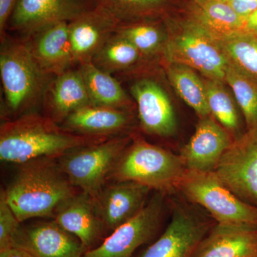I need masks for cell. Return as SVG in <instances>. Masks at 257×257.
Instances as JSON below:
<instances>
[{
	"label": "cell",
	"instance_id": "obj_15",
	"mask_svg": "<svg viewBox=\"0 0 257 257\" xmlns=\"http://www.w3.org/2000/svg\"><path fill=\"white\" fill-rule=\"evenodd\" d=\"M13 246L24 248L35 257H82L87 251L78 238L55 221L20 226Z\"/></svg>",
	"mask_w": 257,
	"mask_h": 257
},
{
	"label": "cell",
	"instance_id": "obj_36",
	"mask_svg": "<svg viewBox=\"0 0 257 257\" xmlns=\"http://www.w3.org/2000/svg\"><path fill=\"white\" fill-rule=\"evenodd\" d=\"M219 1L224 2V3H228L229 0H219Z\"/></svg>",
	"mask_w": 257,
	"mask_h": 257
},
{
	"label": "cell",
	"instance_id": "obj_19",
	"mask_svg": "<svg viewBox=\"0 0 257 257\" xmlns=\"http://www.w3.org/2000/svg\"><path fill=\"white\" fill-rule=\"evenodd\" d=\"M23 40L42 68L51 75H59L73 67L69 23L50 25Z\"/></svg>",
	"mask_w": 257,
	"mask_h": 257
},
{
	"label": "cell",
	"instance_id": "obj_22",
	"mask_svg": "<svg viewBox=\"0 0 257 257\" xmlns=\"http://www.w3.org/2000/svg\"><path fill=\"white\" fill-rule=\"evenodd\" d=\"M92 104L128 110L132 101L121 83L113 75L96 67L92 61L77 66Z\"/></svg>",
	"mask_w": 257,
	"mask_h": 257
},
{
	"label": "cell",
	"instance_id": "obj_14",
	"mask_svg": "<svg viewBox=\"0 0 257 257\" xmlns=\"http://www.w3.org/2000/svg\"><path fill=\"white\" fill-rule=\"evenodd\" d=\"M121 22L101 5L69 23L74 65L92 61Z\"/></svg>",
	"mask_w": 257,
	"mask_h": 257
},
{
	"label": "cell",
	"instance_id": "obj_4",
	"mask_svg": "<svg viewBox=\"0 0 257 257\" xmlns=\"http://www.w3.org/2000/svg\"><path fill=\"white\" fill-rule=\"evenodd\" d=\"M186 171L179 155L138 139L126 147L108 179L136 182L165 194L177 189Z\"/></svg>",
	"mask_w": 257,
	"mask_h": 257
},
{
	"label": "cell",
	"instance_id": "obj_26",
	"mask_svg": "<svg viewBox=\"0 0 257 257\" xmlns=\"http://www.w3.org/2000/svg\"><path fill=\"white\" fill-rule=\"evenodd\" d=\"M217 39L229 63L257 81V35L241 31Z\"/></svg>",
	"mask_w": 257,
	"mask_h": 257
},
{
	"label": "cell",
	"instance_id": "obj_13",
	"mask_svg": "<svg viewBox=\"0 0 257 257\" xmlns=\"http://www.w3.org/2000/svg\"><path fill=\"white\" fill-rule=\"evenodd\" d=\"M233 142L231 134L212 116L200 118L194 135L179 156L187 170L214 172Z\"/></svg>",
	"mask_w": 257,
	"mask_h": 257
},
{
	"label": "cell",
	"instance_id": "obj_5",
	"mask_svg": "<svg viewBox=\"0 0 257 257\" xmlns=\"http://www.w3.org/2000/svg\"><path fill=\"white\" fill-rule=\"evenodd\" d=\"M130 143V137L117 135L79 147L57 160L71 183L94 199L104 188L111 170Z\"/></svg>",
	"mask_w": 257,
	"mask_h": 257
},
{
	"label": "cell",
	"instance_id": "obj_7",
	"mask_svg": "<svg viewBox=\"0 0 257 257\" xmlns=\"http://www.w3.org/2000/svg\"><path fill=\"white\" fill-rule=\"evenodd\" d=\"M177 189L190 202L204 208L216 223L257 225V207L236 197L214 172L187 170Z\"/></svg>",
	"mask_w": 257,
	"mask_h": 257
},
{
	"label": "cell",
	"instance_id": "obj_10",
	"mask_svg": "<svg viewBox=\"0 0 257 257\" xmlns=\"http://www.w3.org/2000/svg\"><path fill=\"white\" fill-rule=\"evenodd\" d=\"M214 172L236 197L257 207V130L234 139Z\"/></svg>",
	"mask_w": 257,
	"mask_h": 257
},
{
	"label": "cell",
	"instance_id": "obj_24",
	"mask_svg": "<svg viewBox=\"0 0 257 257\" xmlns=\"http://www.w3.org/2000/svg\"><path fill=\"white\" fill-rule=\"evenodd\" d=\"M145 59L131 42L115 33L94 55L92 62L101 70L113 75L132 70Z\"/></svg>",
	"mask_w": 257,
	"mask_h": 257
},
{
	"label": "cell",
	"instance_id": "obj_11",
	"mask_svg": "<svg viewBox=\"0 0 257 257\" xmlns=\"http://www.w3.org/2000/svg\"><path fill=\"white\" fill-rule=\"evenodd\" d=\"M213 224L192 209L176 205L165 231L139 257H193Z\"/></svg>",
	"mask_w": 257,
	"mask_h": 257
},
{
	"label": "cell",
	"instance_id": "obj_16",
	"mask_svg": "<svg viewBox=\"0 0 257 257\" xmlns=\"http://www.w3.org/2000/svg\"><path fill=\"white\" fill-rule=\"evenodd\" d=\"M151 189L130 181H116L93 199L106 230L113 231L142 210Z\"/></svg>",
	"mask_w": 257,
	"mask_h": 257
},
{
	"label": "cell",
	"instance_id": "obj_25",
	"mask_svg": "<svg viewBox=\"0 0 257 257\" xmlns=\"http://www.w3.org/2000/svg\"><path fill=\"white\" fill-rule=\"evenodd\" d=\"M208 107L211 116L216 120L229 133L238 135L240 133L241 119L236 109L235 99L225 87L224 82L216 79H204Z\"/></svg>",
	"mask_w": 257,
	"mask_h": 257
},
{
	"label": "cell",
	"instance_id": "obj_29",
	"mask_svg": "<svg viewBox=\"0 0 257 257\" xmlns=\"http://www.w3.org/2000/svg\"><path fill=\"white\" fill-rule=\"evenodd\" d=\"M116 34L131 42L145 58L165 52L167 36L161 28L154 24L124 25L121 23L116 29Z\"/></svg>",
	"mask_w": 257,
	"mask_h": 257
},
{
	"label": "cell",
	"instance_id": "obj_8",
	"mask_svg": "<svg viewBox=\"0 0 257 257\" xmlns=\"http://www.w3.org/2000/svg\"><path fill=\"white\" fill-rule=\"evenodd\" d=\"M165 194L157 192L140 212L111 231L99 246L86 251L82 257H133L138 248L151 242L158 234Z\"/></svg>",
	"mask_w": 257,
	"mask_h": 257
},
{
	"label": "cell",
	"instance_id": "obj_32",
	"mask_svg": "<svg viewBox=\"0 0 257 257\" xmlns=\"http://www.w3.org/2000/svg\"><path fill=\"white\" fill-rule=\"evenodd\" d=\"M230 6L239 16L246 18L257 10V0H229Z\"/></svg>",
	"mask_w": 257,
	"mask_h": 257
},
{
	"label": "cell",
	"instance_id": "obj_30",
	"mask_svg": "<svg viewBox=\"0 0 257 257\" xmlns=\"http://www.w3.org/2000/svg\"><path fill=\"white\" fill-rule=\"evenodd\" d=\"M121 23L126 19L153 13L165 0H96Z\"/></svg>",
	"mask_w": 257,
	"mask_h": 257
},
{
	"label": "cell",
	"instance_id": "obj_21",
	"mask_svg": "<svg viewBox=\"0 0 257 257\" xmlns=\"http://www.w3.org/2000/svg\"><path fill=\"white\" fill-rule=\"evenodd\" d=\"M131 121L128 110L89 104L69 115L60 125L78 135L111 138L130 127Z\"/></svg>",
	"mask_w": 257,
	"mask_h": 257
},
{
	"label": "cell",
	"instance_id": "obj_1",
	"mask_svg": "<svg viewBox=\"0 0 257 257\" xmlns=\"http://www.w3.org/2000/svg\"><path fill=\"white\" fill-rule=\"evenodd\" d=\"M108 138L71 133L46 115L26 113L2 124L0 160L23 165L41 159H58Z\"/></svg>",
	"mask_w": 257,
	"mask_h": 257
},
{
	"label": "cell",
	"instance_id": "obj_18",
	"mask_svg": "<svg viewBox=\"0 0 257 257\" xmlns=\"http://www.w3.org/2000/svg\"><path fill=\"white\" fill-rule=\"evenodd\" d=\"M53 219L61 228L78 238L87 251L96 247L106 230L92 198L83 192L62 203Z\"/></svg>",
	"mask_w": 257,
	"mask_h": 257
},
{
	"label": "cell",
	"instance_id": "obj_3",
	"mask_svg": "<svg viewBox=\"0 0 257 257\" xmlns=\"http://www.w3.org/2000/svg\"><path fill=\"white\" fill-rule=\"evenodd\" d=\"M0 75L8 115L24 112L42 100L49 83L55 76L42 68L28 44L21 39H1Z\"/></svg>",
	"mask_w": 257,
	"mask_h": 257
},
{
	"label": "cell",
	"instance_id": "obj_35",
	"mask_svg": "<svg viewBox=\"0 0 257 257\" xmlns=\"http://www.w3.org/2000/svg\"><path fill=\"white\" fill-rule=\"evenodd\" d=\"M244 31L257 35V10L245 20Z\"/></svg>",
	"mask_w": 257,
	"mask_h": 257
},
{
	"label": "cell",
	"instance_id": "obj_27",
	"mask_svg": "<svg viewBox=\"0 0 257 257\" xmlns=\"http://www.w3.org/2000/svg\"><path fill=\"white\" fill-rule=\"evenodd\" d=\"M245 20L229 3L209 0L199 10L197 23L219 38L244 31Z\"/></svg>",
	"mask_w": 257,
	"mask_h": 257
},
{
	"label": "cell",
	"instance_id": "obj_23",
	"mask_svg": "<svg viewBox=\"0 0 257 257\" xmlns=\"http://www.w3.org/2000/svg\"><path fill=\"white\" fill-rule=\"evenodd\" d=\"M167 75L177 94L199 118L211 116L204 79L197 75L194 69L182 64L169 63Z\"/></svg>",
	"mask_w": 257,
	"mask_h": 257
},
{
	"label": "cell",
	"instance_id": "obj_12",
	"mask_svg": "<svg viewBox=\"0 0 257 257\" xmlns=\"http://www.w3.org/2000/svg\"><path fill=\"white\" fill-rule=\"evenodd\" d=\"M138 105L140 124L145 133L160 138L175 135L177 120L168 94L151 77H142L130 87Z\"/></svg>",
	"mask_w": 257,
	"mask_h": 257
},
{
	"label": "cell",
	"instance_id": "obj_6",
	"mask_svg": "<svg viewBox=\"0 0 257 257\" xmlns=\"http://www.w3.org/2000/svg\"><path fill=\"white\" fill-rule=\"evenodd\" d=\"M164 55L169 63L184 64L207 79L225 82L229 60L218 39L199 23L187 24L167 36Z\"/></svg>",
	"mask_w": 257,
	"mask_h": 257
},
{
	"label": "cell",
	"instance_id": "obj_34",
	"mask_svg": "<svg viewBox=\"0 0 257 257\" xmlns=\"http://www.w3.org/2000/svg\"><path fill=\"white\" fill-rule=\"evenodd\" d=\"M0 257H35L24 248L12 246L0 250Z\"/></svg>",
	"mask_w": 257,
	"mask_h": 257
},
{
	"label": "cell",
	"instance_id": "obj_31",
	"mask_svg": "<svg viewBox=\"0 0 257 257\" xmlns=\"http://www.w3.org/2000/svg\"><path fill=\"white\" fill-rule=\"evenodd\" d=\"M20 221L12 210L5 189L0 193V250L13 246V239L20 227Z\"/></svg>",
	"mask_w": 257,
	"mask_h": 257
},
{
	"label": "cell",
	"instance_id": "obj_33",
	"mask_svg": "<svg viewBox=\"0 0 257 257\" xmlns=\"http://www.w3.org/2000/svg\"><path fill=\"white\" fill-rule=\"evenodd\" d=\"M17 0H0V33L1 39L5 36L7 24Z\"/></svg>",
	"mask_w": 257,
	"mask_h": 257
},
{
	"label": "cell",
	"instance_id": "obj_20",
	"mask_svg": "<svg viewBox=\"0 0 257 257\" xmlns=\"http://www.w3.org/2000/svg\"><path fill=\"white\" fill-rule=\"evenodd\" d=\"M47 116L61 124L74 111L92 104L78 67L55 76L42 99Z\"/></svg>",
	"mask_w": 257,
	"mask_h": 257
},
{
	"label": "cell",
	"instance_id": "obj_9",
	"mask_svg": "<svg viewBox=\"0 0 257 257\" xmlns=\"http://www.w3.org/2000/svg\"><path fill=\"white\" fill-rule=\"evenodd\" d=\"M96 0H17L6 30L21 40L60 23H70L98 6Z\"/></svg>",
	"mask_w": 257,
	"mask_h": 257
},
{
	"label": "cell",
	"instance_id": "obj_17",
	"mask_svg": "<svg viewBox=\"0 0 257 257\" xmlns=\"http://www.w3.org/2000/svg\"><path fill=\"white\" fill-rule=\"evenodd\" d=\"M193 257H257V225L216 223Z\"/></svg>",
	"mask_w": 257,
	"mask_h": 257
},
{
	"label": "cell",
	"instance_id": "obj_28",
	"mask_svg": "<svg viewBox=\"0 0 257 257\" xmlns=\"http://www.w3.org/2000/svg\"><path fill=\"white\" fill-rule=\"evenodd\" d=\"M225 82L242 113L246 130H257V81L229 63Z\"/></svg>",
	"mask_w": 257,
	"mask_h": 257
},
{
	"label": "cell",
	"instance_id": "obj_2",
	"mask_svg": "<svg viewBox=\"0 0 257 257\" xmlns=\"http://www.w3.org/2000/svg\"><path fill=\"white\" fill-rule=\"evenodd\" d=\"M57 160L41 159L23 164L5 189L20 223L32 218H53L57 208L77 194Z\"/></svg>",
	"mask_w": 257,
	"mask_h": 257
}]
</instances>
